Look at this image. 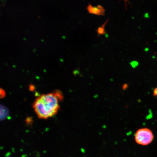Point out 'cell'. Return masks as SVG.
I'll use <instances>...</instances> for the list:
<instances>
[{
  "instance_id": "cell-4",
  "label": "cell",
  "mask_w": 157,
  "mask_h": 157,
  "mask_svg": "<svg viewBox=\"0 0 157 157\" xmlns=\"http://www.w3.org/2000/svg\"><path fill=\"white\" fill-rule=\"evenodd\" d=\"M109 21V20L108 19L106 21L105 23H104L102 25L101 27H98V29H97V30H96L97 32L98 35H105L106 33V32L105 31V27L106 25H107L108 21Z\"/></svg>"
},
{
  "instance_id": "cell-5",
  "label": "cell",
  "mask_w": 157,
  "mask_h": 157,
  "mask_svg": "<svg viewBox=\"0 0 157 157\" xmlns=\"http://www.w3.org/2000/svg\"><path fill=\"white\" fill-rule=\"evenodd\" d=\"M9 114V111L6 108L2 106L1 107V120L5 119Z\"/></svg>"
},
{
  "instance_id": "cell-6",
  "label": "cell",
  "mask_w": 157,
  "mask_h": 157,
  "mask_svg": "<svg viewBox=\"0 0 157 157\" xmlns=\"http://www.w3.org/2000/svg\"><path fill=\"white\" fill-rule=\"evenodd\" d=\"M130 64L132 67L133 68H135L137 67L138 66L139 63L138 62L136 61H133L130 63Z\"/></svg>"
},
{
  "instance_id": "cell-10",
  "label": "cell",
  "mask_w": 157,
  "mask_h": 157,
  "mask_svg": "<svg viewBox=\"0 0 157 157\" xmlns=\"http://www.w3.org/2000/svg\"><path fill=\"white\" fill-rule=\"evenodd\" d=\"M124 1L125 2H126L127 1V0H124Z\"/></svg>"
},
{
  "instance_id": "cell-8",
  "label": "cell",
  "mask_w": 157,
  "mask_h": 157,
  "mask_svg": "<svg viewBox=\"0 0 157 157\" xmlns=\"http://www.w3.org/2000/svg\"><path fill=\"white\" fill-rule=\"evenodd\" d=\"M6 94L3 90L1 89V98H3L5 96Z\"/></svg>"
},
{
  "instance_id": "cell-3",
  "label": "cell",
  "mask_w": 157,
  "mask_h": 157,
  "mask_svg": "<svg viewBox=\"0 0 157 157\" xmlns=\"http://www.w3.org/2000/svg\"><path fill=\"white\" fill-rule=\"evenodd\" d=\"M87 9L88 13L91 14L98 16H103L105 15V10L102 6L101 5L93 6L89 4L87 6Z\"/></svg>"
},
{
  "instance_id": "cell-7",
  "label": "cell",
  "mask_w": 157,
  "mask_h": 157,
  "mask_svg": "<svg viewBox=\"0 0 157 157\" xmlns=\"http://www.w3.org/2000/svg\"><path fill=\"white\" fill-rule=\"evenodd\" d=\"M128 87V84L125 83L123 84L122 86V89L123 90H126Z\"/></svg>"
},
{
  "instance_id": "cell-2",
  "label": "cell",
  "mask_w": 157,
  "mask_h": 157,
  "mask_svg": "<svg viewBox=\"0 0 157 157\" xmlns=\"http://www.w3.org/2000/svg\"><path fill=\"white\" fill-rule=\"evenodd\" d=\"M154 136L151 131L147 128H143L137 130L135 135V140L137 144L146 146L152 142Z\"/></svg>"
},
{
  "instance_id": "cell-1",
  "label": "cell",
  "mask_w": 157,
  "mask_h": 157,
  "mask_svg": "<svg viewBox=\"0 0 157 157\" xmlns=\"http://www.w3.org/2000/svg\"><path fill=\"white\" fill-rule=\"evenodd\" d=\"M63 99L60 91L43 94L36 98L33 104L35 113L40 119H47L56 115L59 109V101Z\"/></svg>"
},
{
  "instance_id": "cell-9",
  "label": "cell",
  "mask_w": 157,
  "mask_h": 157,
  "mask_svg": "<svg viewBox=\"0 0 157 157\" xmlns=\"http://www.w3.org/2000/svg\"><path fill=\"white\" fill-rule=\"evenodd\" d=\"M153 95L154 96H157V88H155L153 91Z\"/></svg>"
}]
</instances>
